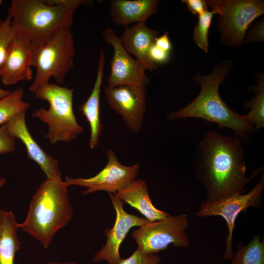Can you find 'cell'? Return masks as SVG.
Segmentation results:
<instances>
[{
    "label": "cell",
    "mask_w": 264,
    "mask_h": 264,
    "mask_svg": "<svg viewBox=\"0 0 264 264\" xmlns=\"http://www.w3.org/2000/svg\"><path fill=\"white\" fill-rule=\"evenodd\" d=\"M246 169L243 148L237 137L210 131L196 148L193 172L205 189L206 199L244 193L251 179L246 176Z\"/></svg>",
    "instance_id": "cell-1"
},
{
    "label": "cell",
    "mask_w": 264,
    "mask_h": 264,
    "mask_svg": "<svg viewBox=\"0 0 264 264\" xmlns=\"http://www.w3.org/2000/svg\"><path fill=\"white\" fill-rule=\"evenodd\" d=\"M230 66V64L226 63L215 68L209 75L196 77V81L200 86L199 94L184 108L169 113L167 119H202L217 124L220 128L230 129L239 139L248 140L254 128L245 115H241L231 110L219 93V86L228 72Z\"/></svg>",
    "instance_id": "cell-2"
},
{
    "label": "cell",
    "mask_w": 264,
    "mask_h": 264,
    "mask_svg": "<svg viewBox=\"0 0 264 264\" xmlns=\"http://www.w3.org/2000/svg\"><path fill=\"white\" fill-rule=\"evenodd\" d=\"M68 187L62 179H46L32 197L25 220L19 223L20 228L37 240L44 249L56 233L73 218Z\"/></svg>",
    "instance_id": "cell-3"
},
{
    "label": "cell",
    "mask_w": 264,
    "mask_h": 264,
    "mask_svg": "<svg viewBox=\"0 0 264 264\" xmlns=\"http://www.w3.org/2000/svg\"><path fill=\"white\" fill-rule=\"evenodd\" d=\"M78 5H50L45 0H12L8 13L16 35L41 47L63 28H70Z\"/></svg>",
    "instance_id": "cell-4"
},
{
    "label": "cell",
    "mask_w": 264,
    "mask_h": 264,
    "mask_svg": "<svg viewBox=\"0 0 264 264\" xmlns=\"http://www.w3.org/2000/svg\"><path fill=\"white\" fill-rule=\"evenodd\" d=\"M74 88L47 83L35 90V97L49 104L48 110L39 108L32 114L48 126L45 137L51 144L74 140L83 132L74 113L73 97Z\"/></svg>",
    "instance_id": "cell-5"
},
{
    "label": "cell",
    "mask_w": 264,
    "mask_h": 264,
    "mask_svg": "<svg viewBox=\"0 0 264 264\" xmlns=\"http://www.w3.org/2000/svg\"><path fill=\"white\" fill-rule=\"evenodd\" d=\"M75 54L73 34L70 28H63L48 42L33 50L32 66L36 70L29 90L34 92L49 82L51 77L60 85L74 65Z\"/></svg>",
    "instance_id": "cell-6"
},
{
    "label": "cell",
    "mask_w": 264,
    "mask_h": 264,
    "mask_svg": "<svg viewBox=\"0 0 264 264\" xmlns=\"http://www.w3.org/2000/svg\"><path fill=\"white\" fill-rule=\"evenodd\" d=\"M189 220L186 214L170 216L154 221H148L134 230L132 237L137 249L146 253L156 254L173 244L176 247H187L190 241L186 233Z\"/></svg>",
    "instance_id": "cell-7"
},
{
    "label": "cell",
    "mask_w": 264,
    "mask_h": 264,
    "mask_svg": "<svg viewBox=\"0 0 264 264\" xmlns=\"http://www.w3.org/2000/svg\"><path fill=\"white\" fill-rule=\"evenodd\" d=\"M264 189L263 173L259 182L246 193L233 195L216 200L205 199L200 204L195 214L196 217L220 216L226 221L228 233L225 240L223 260L231 259L234 254L232 240L237 217L250 207L259 208L262 206Z\"/></svg>",
    "instance_id": "cell-8"
},
{
    "label": "cell",
    "mask_w": 264,
    "mask_h": 264,
    "mask_svg": "<svg viewBox=\"0 0 264 264\" xmlns=\"http://www.w3.org/2000/svg\"><path fill=\"white\" fill-rule=\"evenodd\" d=\"M206 1L212 10L220 16L219 26L223 41L232 46L241 45L250 24L264 12L263 1Z\"/></svg>",
    "instance_id": "cell-9"
},
{
    "label": "cell",
    "mask_w": 264,
    "mask_h": 264,
    "mask_svg": "<svg viewBox=\"0 0 264 264\" xmlns=\"http://www.w3.org/2000/svg\"><path fill=\"white\" fill-rule=\"evenodd\" d=\"M106 155L107 163L97 174L89 178H73L66 176L65 183L68 186L86 188L82 192L83 195L100 191L114 194L137 178L141 167L140 162L131 166L124 165L119 161L112 149L107 151Z\"/></svg>",
    "instance_id": "cell-10"
},
{
    "label": "cell",
    "mask_w": 264,
    "mask_h": 264,
    "mask_svg": "<svg viewBox=\"0 0 264 264\" xmlns=\"http://www.w3.org/2000/svg\"><path fill=\"white\" fill-rule=\"evenodd\" d=\"M147 86H107L105 97L109 107L122 118L129 130L137 133L141 130L146 110Z\"/></svg>",
    "instance_id": "cell-11"
},
{
    "label": "cell",
    "mask_w": 264,
    "mask_h": 264,
    "mask_svg": "<svg viewBox=\"0 0 264 264\" xmlns=\"http://www.w3.org/2000/svg\"><path fill=\"white\" fill-rule=\"evenodd\" d=\"M102 35L105 41L113 49L110 72L107 79L108 86L149 85L150 80L146 74V69L125 50L114 30L109 27L103 31Z\"/></svg>",
    "instance_id": "cell-12"
},
{
    "label": "cell",
    "mask_w": 264,
    "mask_h": 264,
    "mask_svg": "<svg viewBox=\"0 0 264 264\" xmlns=\"http://www.w3.org/2000/svg\"><path fill=\"white\" fill-rule=\"evenodd\" d=\"M115 212L114 224L111 229L105 230L107 241L105 245L92 258L94 263L105 260L108 264H118L121 258L119 249L121 244L131 228L140 226L149 221L145 218L126 212L124 208V203L114 194H108Z\"/></svg>",
    "instance_id": "cell-13"
},
{
    "label": "cell",
    "mask_w": 264,
    "mask_h": 264,
    "mask_svg": "<svg viewBox=\"0 0 264 264\" xmlns=\"http://www.w3.org/2000/svg\"><path fill=\"white\" fill-rule=\"evenodd\" d=\"M25 112L17 113L5 124L9 132L15 139L18 138L22 142L28 157L39 166L47 179L61 180V172L58 160L43 150L32 137L26 125Z\"/></svg>",
    "instance_id": "cell-14"
},
{
    "label": "cell",
    "mask_w": 264,
    "mask_h": 264,
    "mask_svg": "<svg viewBox=\"0 0 264 264\" xmlns=\"http://www.w3.org/2000/svg\"><path fill=\"white\" fill-rule=\"evenodd\" d=\"M33 50L29 41L16 35L9 48L0 72V78L4 85L32 79Z\"/></svg>",
    "instance_id": "cell-15"
},
{
    "label": "cell",
    "mask_w": 264,
    "mask_h": 264,
    "mask_svg": "<svg viewBox=\"0 0 264 264\" xmlns=\"http://www.w3.org/2000/svg\"><path fill=\"white\" fill-rule=\"evenodd\" d=\"M158 32L148 27L146 23H138L125 28L120 39L125 50L133 55L146 70L157 69L149 57V50L154 44Z\"/></svg>",
    "instance_id": "cell-16"
},
{
    "label": "cell",
    "mask_w": 264,
    "mask_h": 264,
    "mask_svg": "<svg viewBox=\"0 0 264 264\" xmlns=\"http://www.w3.org/2000/svg\"><path fill=\"white\" fill-rule=\"evenodd\" d=\"M110 16L117 26L127 27L133 22L146 23L158 10L157 0H111Z\"/></svg>",
    "instance_id": "cell-17"
},
{
    "label": "cell",
    "mask_w": 264,
    "mask_h": 264,
    "mask_svg": "<svg viewBox=\"0 0 264 264\" xmlns=\"http://www.w3.org/2000/svg\"><path fill=\"white\" fill-rule=\"evenodd\" d=\"M105 66V57L101 51L98 62L97 75L92 91L87 100L78 109L88 121L90 130L89 147H97L103 126L100 118V96Z\"/></svg>",
    "instance_id": "cell-18"
},
{
    "label": "cell",
    "mask_w": 264,
    "mask_h": 264,
    "mask_svg": "<svg viewBox=\"0 0 264 264\" xmlns=\"http://www.w3.org/2000/svg\"><path fill=\"white\" fill-rule=\"evenodd\" d=\"M114 195L124 203L136 209L149 221L160 220L170 215L153 205L147 183L144 179H136Z\"/></svg>",
    "instance_id": "cell-19"
},
{
    "label": "cell",
    "mask_w": 264,
    "mask_h": 264,
    "mask_svg": "<svg viewBox=\"0 0 264 264\" xmlns=\"http://www.w3.org/2000/svg\"><path fill=\"white\" fill-rule=\"evenodd\" d=\"M19 228L12 211L0 209V264H14L21 245L17 235Z\"/></svg>",
    "instance_id": "cell-20"
},
{
    "label": "cell",
    "mask_w": 264,
    "mask_h": 264,
    "mask_svg": "<svg viewBox=\"0 0 264 264\" xmlns=\"http://www.w3.org/2000/svg\"><path fill=\"white\" fill-rule=\"evenodd\" d=\"M231 264H264V240L255 235L247 245L240 242L233 254Z\"/></svg>",
    "instance_id": "cell-21"
},
{
    "label": "cell",
    "mask_w": 264,
    "mask_h": 264,
    "mask_svg": "<svg viewBox=\"0 0 264 264\" xmlns=\"http://www.w3.org/2000/svg\"><path fill=\"white\" fill-rule=\"evenodd\" d=\"M23 88H19L0 99V125L6 124L16 114L29 108L30 104L23 99Z\"/></svg>",
    "instance_id": "cell-22"
},
{
    "label": "cell",
    "mask_w": 264,
    "mask_h": 264,
    "mask_svg": "<svg viewBox=\"0 0 264 264\" xmlns=\"http://www.w3.org/2000/svg\"><path fill=\"white\" fill-rule=\"evenodd\" d=\"M255 95L247 104L250 111L245 115L249 123L259 130L264 127V77H261L258 85L254 88Z\"/></svg>",
    "instance_id": "cell-23"
},
{
    "label": "cell",
    "mask_w": 264,
    "mask_h": 264,
    "mask_svg": "<svg viewBox=\"0 0 264 264\" xmlns=\"http://www.w3.org/2000/svg\"><path fill=\"white\" fill-rule=\"evenodd\" d=\"M216 13L212 10L205 11L198 16V22L194 31L195 44L205 53H208V33L213 17Z\"/></svg>",
    "instance_id": "cell-24"
},
{
    "label": "cell",
    "mask_w": 264,
    "mask_h": 264,
    "mask_svg": "<svg viewBox=\"0 0 264 264\" xmlns=\"http://www.w3.org/2000/svg\"><path fill=\"white\" fill-rule=\"evenodd\" d=\"M16 36L11 18L8 15L0 24V75L9 48Z\"/></svg>",
    "instance_id": "cell-25"
},
{
    "label": "cell",
    "mask_w": 264,
    "mask_h": 264,
    "mask_svg": "<svg viewBox=\"0 0 264 264\" xmlns=\"http://www.w3.org/2000/svg\"><path fill=\"white\" fill-rule=\"evenodd\" d=\"M160 257L154 253H144L138 249L126 259H121L118 264H159Z\"/></svg>",
    "instance_id": "cell-26"
},
{
    "label": "cell",
    "mask_w": 264,
    "mask_h": 264,
    "mask_svg": "<svg viewBox=\"0 0 264 264\" xmlns=\"http://www.w3.org/2000/svg\"><path fill=\"white\" fill-rule=\"evenodd\" d=\"M15 139L9 132L6 124L2 125L0 127V154L13 152Z\"/></svg>",
    "instance_id": "cell-27"
},
{
    "label": "cell",
    "mask_w": 264,
    "mask_h": 264,
    "mask_svg": "<svg viewBox=\"0 0 264 264\" xmlns=\"http://www.w3.org/2000/svg\"><path fill=\"white\" fill-rule=\"evenodd\" d=\"M149 57L152 61L157 64H164L170 59V52L165 51L154 44L149 50Z\"/></svg>",
    "instance_id": "cell-28"
},
{
    "label": "cell",
    "mask_w": 264,
    "mask_h": 264,
    "mask_svg": "<svg viewBox=\"0 0 264 264\" xmlns=\"http://www.w3.org/2000/svg\"><path fill=\"white\" fill-rule=\"evenodd\" d=\"M182 2L186 4L188 9L194 15L199 16L208 10L206 0H183Z\"/></svg>",
    "instance_id": "cell-29"
},
{
    "label": "cell",
    "mask_w": 264,
    "mask_h": 264,
    "mask_svg": "<svg viewBox=\"0 0 264 264\" xmlns=\"http://www.w3.org/2000/svg\"><path fill=\"white\" fill-rule=\"evenodd\" d=\"M264 21L261 20L254 25L248 34L246 42H262L264 41Z\"/></svg>",
    "instance_id": "cell-30"
},
{
    "label": "cell",
    "mask_w": 264,
    "mask_h": 264,
    "mask_svg": "<svg viewBox=\"0 0 264 264\" xmlns=\"http://www.w3.org/2000/svg\"><path fill=\"white\" fill-rule=\"evenodd\" d=\"M47 4L50 5H78L79 6L91 5L93 2L91 0H45Z\"/></svg>",
    "instance_id": "cell-31"
},
{
    "label": "cell",
    "mask_w": 264,
    "mask_h": 264,
    "mask_svg": "<svg viewBox=\"0 0 264 264\" xmlns=\"http://www.w3.org/2000/svg\"><path fill=\"white\" fill-rule=\"evenodd\" d=\"M154 44L157 47L167 52H170L172 49V43L168 32L160 36L156 37Z\"/></svg>",
    "instance_id": "cell-32"
},
{
    "label": "cell",
    "mask_w": 264,
    "mask_h": 264,
    "mask_svg": "<svg viewBox=\"0 0 264 264\" xmlns=\"http://www.w3.org/2000/svg\"><path fill=\"white\" fill-rule=\"evenodd\" d=\"M11 91L5 90L0 88V99H2L11 93Z\"/></svg>",
    "instance_id": "cell-33"
},
{
    "label": "cell",
    "mask_w": 264,
    "mask_h": 264,
    "mask_svg": "<svg viewBox=\"0 0 264 264\" xmlns=\"http://www.w3.org/2000/svg\"><path fill=\"white\" fill-rule=\"evenodd\" d=\"M46 264H76L73 262H66L64 263H60L55 262H49L46 263Z\"/></svg>",
    "instance_id": "cell-34"
},
{
    "label": "cell",
    "mask_w": 264,
    "mask_h": 264,
    "mask_svg": "<svg viewBox=\"0 0 264 264\" xmlns=\"http://www.w3.org/2000/svg\"><path fill=\"white\" fill-rule=\"evenodd\" d=\"M7 179L4 177H0V189L6 183Z\"/></svg>",
    "instance_id": "cell-35"
},
{
    "label": "cell",
    "mask_w": 264,
    "mask_h": 264,
    "mask_svg": "<svg viewBox=\"0 0 264 264\" xmlns=\"http://www.w3.org/2000/svg\"><path fill=\"white\" fill-rule=\"evenodd\" d=\"M2 2L3 1L1 0H0V6L1 5V4L2 3Z\"/></svg>",
    "instance_id": "cell-36"
},
{
    "label": "cell",
    "mask_w": 264,
    "mask_h": 264,
    "mask_svg": "<svg viewBox=\"0 0 264 264\" xmlns=\"http://www.w3.org/2000/svg\"><path fill=\"white\" fill-rule=\"evenodd\" d=\"M2 20L0 18V24L2 22Z\"/></svg>",
    "instance_id": "cell-37"
}]
</instances>
